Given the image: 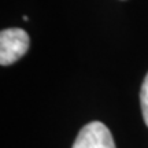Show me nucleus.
I'll use <instances>...</instances> for the list:
<instances>
[{
  "label": "nucleus",
  "mask_w": 148,
  "mask_h": 148,
  "mask_svg": "<svg viewBox=\"0 0 148 148\" xmlns=\"http://www.w3.org/2000/svg\"><path fill=\"white\" fill-rule=\"evenodd\" d=\"M73 148H115V143L108 127L95 121L79 130Z\"/></svg>",
  "instance_id": "2"
},
{
  "label": "nucleus",
  "mask_w": 148,
  "mask_h": 148,
  "mask_svg": "<svg viewBox=\"0 0 148 148\" xmlns=\"http://www.w3.org/2000/svg\"><path fill=\"white\" fill-rule=\"evenodd\" d=\"M29 49V36L23 29H4L0 32V64L8 66L21 59Z\"/></svg>",
  "instance_id": "1"
},
{
  "label": "nucleus",
  "mask_w": 148,
  "mask_h": 148,
  "mask_svg": "<svg viewBox=\"0 0 148 148\" xmlns=\"http://www.w3.org/2000/svg\"><path fill=\"white\" fill-rule=\"evenodd\" d=\"M140 104H141V111H143V118L145 125L148 126V73L141 85L140 90Z\"/></svg>",
  "instance_id": "3"
}]
</instances>
